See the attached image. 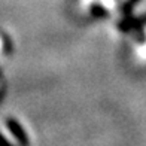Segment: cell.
I'll return each mask as SVG.
<instances>
[{
	"instance_id": "cell-1",
	"label": "cell",
	"mask_w": 146,
	"mask_h": 146,
	"mask_svg": "<svg viewBox=\"0 0 146 146\" xmlns=\"http://www.w3.org/2000/svg\"><path fill=\"white\" fill-rule=\"evenodd\" d=\"M0 133L6 137V140H8L12 146H19V142H18V139L12 134V133L9 131V128L6 127V125H3V124H0Z\"/></svg>"
},
{
	"instance_id": "cell-3",
	"label": "cell",
	"mask_w": 146,
	"mask_h": 146,
	"mask_svg": "<svg viewBox=\"0 0 146 146\" xmlns=\"http://www.w3.org/2000/svg\"><path fill=\"white\" fill-rule=\"evenodd\" d=\"M3 52V40H2V37H0V54Z\"/></svg>"
},
{
	"instance_id": "cell-2",
	"label": "cell",
	"mask_w": 146,
	"mask_h": 146,
	"mask_svg": "<svg viewBox=\"0 0 146 146\" xmlns=\"http://www.w3.org/2000/svg\"><path fill=\"white\" fill-rule=\"evenodd\" d=\"M137 55L140 57L142 60H146V42H145L142 46H139V49H137Z\"/></svg>"
}]
</instances>
